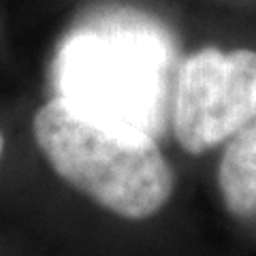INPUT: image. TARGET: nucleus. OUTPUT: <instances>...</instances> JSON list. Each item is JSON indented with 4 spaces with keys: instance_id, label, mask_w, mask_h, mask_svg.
<instances>
[{
    "instance_id": "nucleus-1",
    "label": "nucleus",
    "mask_w": 256,
    "mask_h": 256,
    "mask_svg": "<svg viewBox=\"0 0 256 256\" xmlns=\"http://www.w3.org/2000/svg\"><path fill=\"white\" fill-rule=\"evenodd\" d=\"M32 132L52 169L102 210L146 220L169 203L173 171L148 132L105 124L64 98L36 111Z\"/></svg>"
},
{
    "instance_id": "nucleus-2",
    "label": "nucleus",
    "mask_w": 256,
    "mask_h": 256,
    "mask_svg": "<svg viewBox=\"0 0 256 256\" xmlns=\"http://www.w3.org/2000/svg\"><path fill=\"white\" fill-rule=\"evenodd\" d=\"M256 116V52L203 50L182 64L173 130L188 154L230 141Z\"/></svg>"
},
{
    "instance_id": "nucleus-3",
    "label": "nucleus",
    "mask_w": 256,
    "mask_h": 256,
    "mask_svg": "<svg viewBox=\"0 0 256 256\" xmlns=\"http://www.w3.org/2000/svg\"><path fill=\"white\" fill-rule=\"evenodd\" d=\"M218 188L233 216H256V116L224 150L218 166Z\"/></svg>"
},
{
    "instance_id": "nucleus-4",
    "label": "nucleus",
    "mask_w": 256,
    "mask_h": 256,
    "mask_svg": "<svg viewBox=\"0 0 256 256\" xmlns=\"http://www.w3.org/2000/svg\"><path fill=\"white\" fill-rule=\"evenodd\" d=\"M2 152H4V137H2V132H0V158H2Z\"/></svg>"
}]
</instances>
